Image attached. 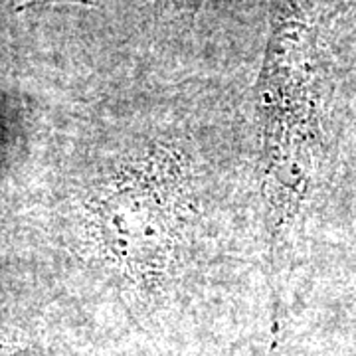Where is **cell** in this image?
I'll use <instances>...</instances> for the list:
<instances>
[{"label": "cell", "mask_w": 356, "mask_h": 356, "mask_svg": "<svg viewBox=\"0 0 356 356\" xmlns=\"http://www.w3.org/2000/svg\"><path fill=\"white\" fill-rule=\"evenodd\" d=\"M89 224L127 277L154 281L170 267L188 216L186 175L172 153L123 166L89 202Z\"/></svg>", "instance_id": "1"}, {"label": "cell", "mask_w": 356, "mask_h": 356, "mask_svg": "<svg viewBox=\"0 0 356 356\" xmlns=\"http://www.w3.org/2000/svg\"><path fill=\"white\" fill-rule=\"evenodd\" d=\"M204 0H156V8H159V14L166 13L168 8L172 10H178V13H186L191 14L192 18H196L200 8H202Z\"/></svg>", "instance_id": "2"}, {"label": "cell", "mask_w": 356, "mask_h": 356, "mask_svg": "<svg viewBox=\"0 0 356 356\" xmlns=\"http://www.w3.org/2000/svg\"><path fill=\"white\" fill-rule=\"evenodd\" d=\"M64 2L81 4V6H97L95 0H28V2L20 4L16 8V13H24V10H32V8H42V6H51V4H64Z\"/></svg>", "instance_id": "3"}]
</instances>
